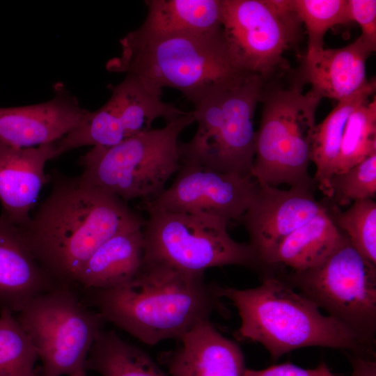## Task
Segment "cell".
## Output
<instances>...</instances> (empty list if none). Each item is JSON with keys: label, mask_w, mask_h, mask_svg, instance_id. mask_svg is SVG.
I'll list each match as a JSON object with an SVG mask.
<instances>
[{"label": "cell", "mask_w": 376, "mask_h": 376, "mask_svg": "<svg viewBox=\"0 0 376 376\" xmlns=\"http://www.w3.org/2000/svg\"><path fill=\"white\" fill-rule=\"evenodd\" d=\"M28 222L19 226L36 258L61 284H76L89 257L106 240L144 220L118 197L58 173Z\"/></svg>", "instance_id": "cell-1"}, {"label": "cell", "mask_w": 376, "mask_h": 376, "mask_svg": "<svg viewBox=\"0 0 376 376\" xmlns=\"http://www.w3.org/2000/svg\"><path fill=\"white\" fill-rule=\"evenodd\" d=\"M217 285L204 274L146 264L128 282L88 289V299L110 322L149 345L180 338L216 311L222 312Z\"/></svg>", "instance_id": "cell-2"}, {"label": "cell", "mask_w": 376, "mask_h": 376, "mask_svg": "<svg viewBox=\"0 0 376 376\" xmlns=\"http://www.w3.org/2000/svg\"><path fill=\"white\" fill-rule=\"evenodd\" d=\"M216 291L238 311L241 325L235 336L262 344L274 360L311 346L373 354L347 327L322 315L313 302L279 277L267 275L254 288L217 285Z\"/></svg>", "instance_id": "cell-3"}, {"label": "cell", "mask_w": 376, "mask_h": 376, "mask_svg": "<svg viewBox=\"0 0 376 376\" xmlns=\"http://www.w3.org/2000/svg\"><path fill=\"white\" fill-rule=\"evenodd\" d=\"M120 53L106 63L108 71L136 76L150 91H180L194 105L231 79L233 65L221 30L199 35L145 37L129 32Z\"/></svg>", "instance_id": "cell-4"}, {"label": "cell", "mask_w": 376, "mask_h": 376, "mask_svg": "<svg viewBox=\"0 0 376 376\" xmlns=\"http://www.w3.org/2000/svg\"><path fill=\"white\" fill-rule=\"evenodd\" d=\"M265 80L240 72L194 105L191 112L197 129L189 141L180 143V162L251 176L256 141L253 114Z\"/></svg>", "instance_id": "cell-5"}, {"label": "cell", "mask_w": 376, "mask_h": 376, "mask_svg": "<svg viewBox=\"0 0 376 376\" xmlns=\"http://www.w3.org/2000/svg\"><path fill=\"white\" fill-rule=\"evenodd\" d=\"M194 122L192 112L109 147L94 146L80 158V177L127 202L143 203L159 196L169 178L180 166L182 132Z\"/></svg>", "instance_id": "cell-6"}, {"label": "cell", "mask_w": 376, "mask_h": 376, "mask_svg": "<svg viewBox=\"0 0 376 376\" xmlns=\"http://www.w3.org/2000/svg\"><path fill=\"white\" fill-rule=\"evenodd\" d=\"M301 82L268 91L264 88L251 171L259 185L314 187L308 168L315 112L321 98L311 90L304 93Z\"/></svg>", "instance_id": "cell-7"}, {"label": "cell", "mask_w": 376, "mask_h": 376, "mask_svg": "<svg viewBox=\"0 0 376 376\" xmlns=\"http://www.w3.org/2000/svg\"><path fill=\"white\" fill-rule=\"evenodd\" d=\"M281 278L347 327L373 351L376 334V265L345 235L320 265Z\"/></svg>", "instance_id": "cell-8"}, {"label": "cell", "mask_w": 376, "mask_h": 376, "mask_svg": "<svg viewBox=\"0 0 376 376\" xmlns=\"http://www.w3.org/2000/svg\"><path fill=\"white\" fill-rule=\"evenodd\" d=\"M142 228L143 263L190 274L225 265L257 267L254 251L228 234L224 219L148 211Z\"/></svg>", "instance_id": "cell-9"}, {"label": "cell", "mask_w": 376, "mask_h": 376, "mask_svg": "<svg viewBox=\"0 0 376 376\" xmlns=\"http://www.w3.org/2000/svg\"><path fill=\"white\" fill-rule=\"evenodd\" d=\"M16 319L42 361V376H70L85 369L89 351L106 322L68 286L33 298Z\"/></svg>", "instance_id": "cell-10"}, {"label": "cell", "mask_w": 376, "mask_h": 376, "mask_svg": "<svg viewBox=\"0 0 376 376\" xmlns=\"http://www.w3.org/2000/svg\"><path fill=\"white\" fill-rule=\"evenodd\" d=\"M301 25L291 0H221L222 37L242 72L272 75L298 42Z\"/></svg>", "instance_id": "cell-11"}, {"label": "cell", "mask_w": 376, "mask_h": 376, "mask_svg": "<svg viewBox=\"0 0 376 376\" xmlns=\"http://www.w3.org/2000/svg\"><path fill=\"white\" fill-rule=\"evenodd\" d=\"M258 189L251 176L180 162L172 185L143 205L147 212H182L240 221Z\"/></svg>", "instance_id": "cell-12"}, {"label": "cell", "mask_w": 376, "mask_h": 376, "mask_svg": "<svg viewBox=\"0 0 376 376\" xmlns=\"http://www.w3.org/2000/svg\"><path fill=\"white\" fill-rule=\"evenodd\" d=\"M326 208L312 189L259 185L258 192L242 221L249 236L258 266H266L276 246L292 232Z\"/></svg>", "instance_id": "cell-13"}, {"label": "cell", "mask_w": 376, "mask_h": 376, "mask_svg": "<svg viewBox=\"0 0 376 376\" xmlns=\"http://www.w3.org/2000/svg\"><path fill=\"white\" fill-rule=\"evenodd\" d=\"M54 97L32 105L0 108V143L32 148L55 143L75 128L88 111L61 83Z\"/></svg>", "instance_id": "cell-14"}, {"label": "cell", "mask_w": 376, "mask_h": 376, "mask_svg": "<svg viewBox=\"0 0 376 376\" xmlns=\"http://www.w3.org/2000/svg\"><path fill=\"white\" fill-rule=\"evenodd\" d=\"M62 286L37 260L20 227L1 214V309L19 313L33 298Z\"/></svg>", "instance_id": "cell-15"}, {"label": "cell", "mask_w": 376, "mask_h": 376, "mask_svg": "<svg viewBox=\"0 0 376 376\" xmlns=\"http://www.w3.org/2000/svg\"><path fill=\"white\" fill-rule=\"evenodd\" d=\"M55 154V143L24 148L0 143L1 214L15 224L29 220L41 189L51 180L45 173V164Z\"/></svg>", "instance_id": "cell-16"}, {"label": "cell", "mask_w": 376, "mask_h": 376, "mask_svg": "<svg viewBox=\"0 0 376 376\" xmlns=\"http://www.w3.org/2000/svg\"><path fill=\"white\" fill-rule=\"evenodd\" d=\"M178 340V348L162 357L171 376L244 375L240 346L219 332L210 320L197 324Z\"/></svg>", "instance_id": "cell-17"}, {"label": "cell", "mask_w": 376, "mask_h": 376, "mask_svg": "<svg viewBox=\"0 0 376 376\" xmlns=\"http://www.w3.org/2000/svg\"><path fill=\"white\" fill-rule=\"evenodd\" d=\"M375 49L360 36L343 47L306 52L302 81L309 83L321 99L347 98L368 83L366 63Z\"/></svg>", "instance_id": "cell-18"}, {"label": "cell", "mask_w": 376, "mask_h": 376, "mask_svg": "<svg viewBox=\"0 0 376 376\" xmlns=\"http://www.w3.org/2000/svg\"><path fill=\"white\" fill-rule=\"evenodd\" d=\"M108 88L111 96L100 107V113L106 129L117 143L150 130L152 123L159 118L166 123L186 113L163 102L160 95L150 91L131 74H126L120 84H109Z\"/></svg>", "instance_id": "cell-19"}, {"label": "cell", "mask_w": 376, "mask_h": 376, "mask_svg": "<svg viewBox=\"0 0 376 376\" xmlns=\"http://www.w3.org/2000/svg\"><path fill=\"white\" fill-rule=\"evenodd\" d=\"M142 228L125 229L106 240L86 260L76 284L85 290L107 289L133 279L143 262Z\"/></svg>", "instance_id": "cell-20"}, {"label": "cell", "mask_w": 376, "mask_h": 376, "mask_svg": "<svg viewBox=\"0 0 376 376\" xmlns=\"http://www.w3.org/2000/svg\"><path fill=\"white\" fill-rule=\"evenodd\" d=\"M147 14L134 31L141 36L199 35L221 30V0H147Z\"/></svg>", "instance_id": "cell-21"}, {"label": "cell", "mask_w": 376, "mask_h": 376, "mask_svg": "<svg viewBox=\"0 0 376 376\" xmlns=\"http://www.w3.org/2000/svg\"><path fill=\"white\" fill-rule=\"evenodd\" d=\"M344 235L326 209L283 240L266 266L285 267L291 272L308 270L322 263Z\"/></svg>", "instance_id": "cell-22"}, {"label": "cell", "mask_w": 376, "mask_h": 376, "mask_svg": "<svg viewBox=\"0 0 376 376\" xmlns=\"http://www.w3.org/2000/svg\"><path fill=\"white\" fill-rule=\"evenodd\" d=\"M375 79L369 81L351 96L338 101L327 117L315 125L311 149V161L316 169L314 180L329 198L332 196L330 180L336 168L347 118L357 106L369 100L375 91Z\"/></svg>", "instance_id": "cell-23"}, {"label": "cell", "mask_w": 376, "mask_h": 376, "mask_svg": "<svg viewBox=\"0 0 376 376\" xmlns=\"http://www.w3.org/2000/svg\"><path fill=\"white\" fill-rule=\"evenodd\" d=\"M85 370L102 376H169L146 352L113 331H102L91 348Z\"/></svg>", "instance_id": "cell-24"}, {"label": "cell", "mask_w": 376, "mask_h": 376, "mask_svg": "<svg viewBox=\"0 0 376 376\" xmlns=\"http://www.w3.org/2000/svg\"><path fill=\"white\" fill-rule=\"evenodd\" d=\"M376 153V98L357 106L349 116L334 172L340 173Z\"/></svg>", "instance_id": "cell-25"}, {"label": "cell", "mask_w": 376, "mask_h": 376, "mask_svg": "<svg viewBox=\"0 0 376 376\" xmlns=\"http://www.w3.org/2000/svg\"><path fill=\"white\" fill-rule=\"evenodd\" d=\"M39 359L29 337L13 313L0 310V376H33Z\"/></svg>", "instance_id": "cell-26"}, {"label": "cell", "mask_w": 376, "mask_h": 376, "mask_svg": "<svg viewBox=\"0 0 376 376\" xmlns=\"http://www.w3.org/2000/svg\"><path fill=\"white\" fill-rule=\"evenodd\" d=\"M308 36L307 52L324 48V37L332 27L351 22L347 0H291Z\"/></svg>", "instance_id": "cell-27"}, {"label": "cell", "mask_w": 376, "mask_h": 376, "mask_svg": "<svg viewBox=\"0 0 376 376\" xmlns=\"http://www.w3.org/2000/svg\"><path fill=\"white\" fill-rule=\"evenodd\" d=\"M336 226L345 233L352 245L376 265V203L373 199L357 201L345 211L334 209Z\"/></svg>", "instance_id": "cell-28"}, {"label": "cell", "mask_w": 376, "mask_h": 376, "mask_svg": "<svg viewBox=\"0 0 376 376\" xmlns=\"http://www.w3.org/2000/svg\"><path fill=\"white\" fill-rule=\"evenodd\" d=\"M334 198L340 206L373 199L376 195V153L349 170L334 174L330 180Z\"/></svg>", "instance_id": "cell-29"}, {"label": "cell", "mask_w": 376, "mask_h": 376, "mask_svg": "<svg viewBox=\"0 0 376 376\" xmlns=\"http://www.w3.org/2000/svg\"><path fill=\"white\" fill-rule=\"evenodd\" d=\"M351 22H356L361 29V36L376 47V1L347 0Z\"/></svg>", "instance_id": "cell-30"}, {"label": "cell", "mask_w": 376, "mask_h": 376, "mask_svg": "<svg viewBox=\"0 0 376 376\" xmlns=\"http://www.w3.org/2000/svg\"><path fill=\"white\" fill-rule=\"evenodd\" d=\"M314 374L315 369H304L290 363H285L260 370L246 368L244 376H313Z\"/></svg>", "instance_id": "cell-31"}, {"label": "cell", "mask_w": 376, "mask_h": 376, "mask_svg": "<svg viewBox=\"0 0 376 376\" xmlns=\"http://www.w3.org/2000/svg\"><path fill=\"white\" fill-rule=\"evenodd\" d=\"M351 354V376H376V362L370 354Z\"/></svg>", "instance_id": "cell-32"}, {"label": "cell", "mask_w": 376, "mask_h": 376, "mask_svg": "<svg viewBox=\"0 0 376 376\" xmlns=\"http://www.w3.org/2000/svg\"><path fill=\"white\" fill-rule=\"evenodd\" d=\"M313 376H334L333 373L329 370L327 366L324 362H321L315 368V374Z\"/></svg>", "instance_id": "cell-33"}, {"label": "cell", "mask_w": 376, "mask_h": 376, "mask_svg": "<svg viewBox=\"0 0 376 376\" xmlns=\"http://www.w3.org/2000/svg\"><path fill=\"white\" fill-rule=\"evenodd\" d=\"M70 376H87V375H86V370L85 369H81V370H79L75 372L74 373H72Z\"/></svg>", "instance_id": "cell-34"}, {"label": "cell", "mask_w": 376, "mask_h": 376, "mask_svg": "<svg viewBox=\"0 0 376 376\" xmlns=\"http://www.w3.org/2000/svg\"><path fill=\"white\" fill-rule=\"evenodd\" d=\"M33 376H39V375L35 373Z\"/></svg>", "instance_id": "cell-35"}]
</instances>
